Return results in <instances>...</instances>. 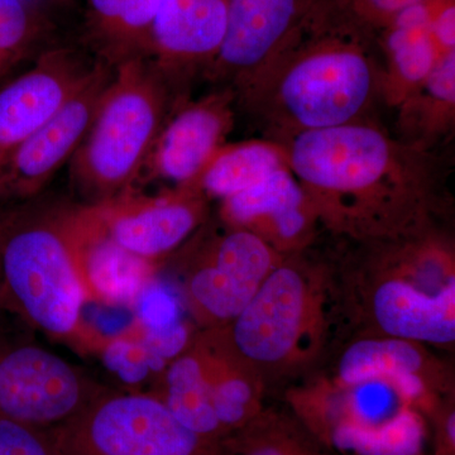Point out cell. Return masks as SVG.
I'll return each mask as SVG.
<instances>
[{
	"label": "cell",
	"instance_id": "obj_25",
	"mask_svg": "<svg viewBox=\"0 0 455 455\" xmlns=\"http://www.w3.org/2000/svg\"><path fill=\"white\" fill-rule=\"evenodd\" d=\"M223 455H339L326 447L287 407L266 406L221 442Z\"/></svg>",
	"mask_w": 455,
	"mask_h": 455
},
{
	"label": "cell",
	"instance_id": "obj_11",
	"mask_svg": "<svg viewBox=\"0 0 455 455\" xmlns=\"http://www.w3.org/2000/svg\"><path fill=\"white\" fill-rule=\"evenodd\" d=\"M331 9V0H229L226 35L205 75L239 92Z\"/></svg>",
	"mask_w": 455,
	"mask_h": 455
},
{
	"label": "cell",
	"instance_id": "obj_32",
	"mask_svg": "<svg viewBox=\"0 0 455 455\" xmlns=\"http://www.w3.org/2000/svg\"><path fill=\"white\" fill-rule=\"evenodd\" d=\"M20 61V59H18V57L0 52V79L9 73Z\"/></svg>",
	"mask_w": 455,
	"mask_h": 455
},
{
	"label": "cell",
	"instance_id": "obj_14",
	"mask_svg": "<svg viewBox=\"0 0 455 455\" xmlns=\"http://www.w3.org/2000/svg\"><path fill=\"white\" fill-rule=\"evenodd\" d=\"M99 61L68 47L44 51L27 73L0 85V164L88 82Z\"/></svg>",
	"mask_w": 455,
	"mask_h": 455
},
{
	"label": "cell",
	"instance_id": "obj_16",
	"mask_svg": "<svg viewBox=\"0 0 455 455\" xmlns=\"http://www.w3.org/2000/svg\"><path fill=\"white\" fill-rule=\"evenodd\" d=\"M235 92L223 88L197 101L173 108L161 128L140 176L194 185L215 152L226 145L235 123ZM139 176V178H140Z\"/></svg>",
	"mask_w": 455,
	"mask_h": 455
},
{
	"label": "cell",
	"instance_id": "obj_29",
	"mask_svg": "<svg viewBox=\"0 0 455 455\" xmlns=\"http://www.w3.org/2000/svg\"><path fill=\"white\" fill-rule=\"evenodd\" d=\"M423 2L427 0H349L333 12L355 28L383 29L398 13Z\"/></svg>",
	"mask_w": 455,
	"mask_h": 455
},
{
	"label": "cell",
	"instance_id": "obj_27",
	"mask_svg": "<svg viewBox=\"0 0 455 455\" xmlns=\"http://www.w3.org/2000/svg\"><path fill=\"white\" fill-rule=\"evenodd\" d=\"M104 361L113 371L128 381H140L151 371L160 374L167 366L166 362L154 355L137 337H119L108 341L103 347Z\"/></svg>",
	"mask_w": 455,
	"mask_h": 455
},
{
	"label": "cell",
	"instance_id": "obj_4",
	"mask_svg": "<svg viewBox=\"0 0 455 455\" xmlns=\"http://www.w3.org/2000/svg\"><path fill=\"white\" fill-rule=\"evenodd\" d=\"M94 205L33 199L0 206V313L60 339L83 337L84 250Z\"/></svg>",
	"mask_w": 455,
	"mask_h": 455
},
{
	"label": "cell",
	"instance_id": "obj_5",
	"mask_svg": "<svg viewBox=\"0 0 455 455\" xmlns=\"http://www.w3.org/2000/svg\"><path fill=\"white\" fill-rule=\"evenodd\" d=\"M220 329L266 388L304 379L340 337L334 268L301 253L284 256L243 311Z\"/></svg>",
	"mask_w": 455,
	"mask_h": 455
},
{
	"label": "cell",
	"instance_id": "obj_10",
	"mask_svg": "<svg viewBox=\"0 0 455 455\" xmlns=\"http://www.w3.org/2000/svg\"><path fill=\"white\" fill-rule=\"evenodd\" d=\"M283 257L244 228L227 227L206 242L181 280L182 302L199 331L229 325Z\"/></svg>",
	"mask_w": 455,
	"mask_h": 455
},
{
	"label": "cell",
	"instance_id": "obj_12",
	"mask_svg": "<svg viewBox=\"0 0 455 455\" xmlns=\"http://www.w3.org/2000/svg\"><path fill=\"white\" fill-rule=\"evenodd\" d=\"M112 68L100 60L88 82L0 164V206L37 197L57 171L71 161L112 82Z\"/></svg>",
	"mask_w": 455,
	"mask_h": 455
},
{
	"label": "cell",
	"instance_id": "obj_3",
	"mask_svg": "<svg viewBox=\"0 0 455 455\" xmlns=\"http://www.w3.org/2000/svg\"><path fill=\"white\" fill-rule=\"evenodd\" d=\"M381 74L359 29L331 9L235 97L281 143L363 121Z\"/></svg>",
	"mask_w": 455,
	"mask_h": 455
},
{
	"label": "cell",
	"instance_id": "obj_30",
	"mask_svg": "<svg viewBox=\"0 0 455 455\" xmlns=\"http://www.w3.org/2000/svg\"><path fill=\"white\" fill-rule=\"evenodd\" d=\"M429 455H455V396L445 398L427 416Z\"/></svg>",
	"mask_w": 455,
	"mask_h": 455
},
{
	"label": "cell",
	"instance_id": "obj_8",
	"mask_svg": "<svg viewBox=\"0 0 455 455\" xmlns=\"http://www.w3.org/2000/svg\"><path fill=\"white\" fill-rule=\"evenodd\" d=\"M51 431L64 455H223L221 443L188 429L154 394L107 387Z\"/></svg>",
	"mask_w": 455,
	"mask_h": 455
},
{
	"label": "cell",
	"instance_id": "obj_33",
	"mask_svg": "<svg viewBox=\"0 0 455 455\" xmlns=\"http://www.w3.org/2000/svg\"><path fill=\"white\" fill-rule=\"evenodd\" d=\"M348 2L349 0H331V9H333V11H339V9L343 8Z\"/></svg>",
	"mask_w": 455,
	"mask_h": 455
},
{
	"label": "cell",
	"instance_id": "obj_20",
	"mask_svg": "<svg viewBox=\"0 0 455 455\" xmlns=\"http://www.w3.org/2000/svg\"><path fill=\"white\" fill-rule=\"evenodd\" d=\"M382 31L386 68L381 97L397 108L427 79L440 60L430 32L429 0L401 12Z\"/></svg>",
	"mask_w": 455,
	"mask_h": 455
},
{
	"label": "cell",
	"instance_id": "obj_17",
	"mask_svg": "<svg viewBox=\"0 0 455 455\" xmlns=\"http://www.w3.org/2000/svg\"><path fill=\"white\" fill-rule=\"evenodd\" d=\"M227 227L244 228L283 256L301 253L319 230L313 205L290 169L221 200Z\"/></svg>",
	"mask_w": 455,
	"mask_h": 455
},
{
	"label": "cell",
	"instance_id": "obj_28",
	"mask_svg": "<svg viewBox=\"0 0 455 455\" xmlns=\"http://www.w3.org/2000/svg\"><path fill=\"white\" fill-rule=\"evenodd\" d=\"M0 455H64L51 429L0 420Z\"/></svg>",
	"mask_w": 455,
	"mask_h": 455
},
{
	"label": "cell",
	"instance_id": "obj_26",
	"mask_svg": "<svg viewBox=\"0 0 455 455\" xmlns=\"http://www.w3.org/2000/svg\"><path fill=\"white\" fill-rule=\"evenodd\" d=\"M41 35L40 20L25 0H0V52L22 60Z\"/></svg>",
	"mask_w": 455,
	"mask_h": 455
},
{
	"label": "cell",
	"instance_id": "obj_1",
	"mask_svg": "<svg viewBox=\"0 0 455 455\" xmlns=\"http://www.w3.org/2000/svg\"><path fill=\"white\" fill-rule=\"evenodd\" d=\"M281 143L328 232L364 243L433 227L438 175L427 149L391 139L367 121L304 132Z\"/></svg>",
	"mask_w": 455,
	"mask_h": 455
},
{
	"label": "cell",
	"instance_id": "obj_22",
	"mask_svg": "<svg viewBox=\"0 0 455 455\" xmlns=\"http://www.w3.org/2000/svg\"><path fill=\"white\" fill-rule=\"evenodd\" d=\"M160 4L161 0H86L88 32L101 60L114 66L149 57Z\"/></svg>",
	"mask_w": 455,
	"mask_h": 455
},
{
	"label": "cell",
	"instance_id": "obj_31",
	"mask_svg": "<svg viewBox=\"0 0 455 455\" xmlns=\"http://www.w3.org/2000/svg\"><path fill=\"white\" fill-rule=\"evenodd\" d=\"M430 32L439 56L455 51V0H429Z\"/></svg>",
	"mask_w": 455,
	"mask_h": 455
},
{
	"label": "cell",
	"instance_id": "obj_18",
	"mask_svg": "<svg viewBox=\"0 0 455 455\" xmlns=\"http://www.w3.org/2000/svg\"><path fill=\"white\" fill-rule=\"evenodd\" d=\"M229 0H161L148 59L175 89L211 66L226 35Z\"/></svg>",
	"mask_w": 455,
	"mask_h": 455
},
{
	"label": "cell",
	"instance_id": "obj_2",
	"mask_svg": "<svg viewBox=\"0 0 455 455\" xmlns=\"http://www.w3.org/2000/svg\"><path fill=\"white\" fill-rule=\"evenodd\" d=\"M361 244L364 254L334 268L340 335L453 346V243L430 227L403 238Z\"/></svg>",
	"mask_w": 455,
	"mask_h": 455
},
{
	"label": "cell",
	"instance_id": "obj_13",
	"mask_svg": "<svg viewBox=\"0 0 455 455\" xmlns=\"http://www.w3.org/2000/svg\"><path fill=\"white\" fill-rule=\"evenodd\" d=\"M334 358L329 376L353 383L390 382L427 418L445 398L454 396L451 366L433 355L431 347L390 337H355Z\"/></svg>",
	"mask_w": 455,
	"mask_h": 455
},
{
	"label": "cell",
	"instance_id": "obj_21",
	"mask_svg": "<svg viewBox=\"0 0 455 455\" xmlns=\"http://www.w3.org/2000/svg\"><path fill=\"white\" fill-rule=\"evenodd\" d=\"M155 260L128 252L108 235L100 208L84 250V278L90 301L130 307L136 305L155 283Z\"/></svg>",
	"mask_w": 455,
	"mask_h": 455
},
{
	"label": "cell",
	"instance_id": "obj_6",
	"mask_svg": "<svg viewBox=\"0 0 455 455\" xmlns=\"http://www.w3.org/2000/svg\"><path fill=\"white\" fill-rule=\"evenodd\" d=\"M113 68L94 122L71 158V181L88 205L131 193L173 108V88L148 57Z\"/></svg>",
	"mask_w": 455,
	"mask_h": 455
},
{
	"label": "cell",
	"instance_id": "obj_7",
	"mask_svg": "<svg viewBox=\"0 0 455 455\" xmlns=\"http://www.w3.org/2000/svg\"><path fill=\"white\" fill-rule=\"evenodd\" d=\"M284 400L301 424L337 454L427 455V419L390 382H340L314 371L292 383Z\"/></svg>",
	"mask_w": 455,
	"mask_h": 455
},
{
	"label": "cell",
	"instance_id": "obj_15",
	"mask_svg": "<svg viewBox=\"0 0 455 455\" xmlns=\"http://www.w3.org/2000/svg\"><path fill=\"white\" fill-rule=\"evenodd\" d=\"M99 208L114 242L128 252L156 262L202 226L208 215V197L196 185H188L157 196L127 193L99 204Z\"/></svg>",
	"mask_w": 455,
	"mask_h": 455
},
{
	"label": "cell",
	"instance_id": "obj_19",
	"mask_svg": "<svg viewBox=\"0 0 455 455\" xmlns=\"http://www.w3.org/2000/svg\"><path fill=\"white\" fill-rule=\"evenodd\" d=\"M208 359L209 392L221 442L265 409V383L220 328L197 331Z\"/></svg>",
	"mask_w": 455,
	"mask_h": 455
},
{
	"label": "cell",
	"instance_id": "obj_24",
	"mask_svg": "<svg viewBox=\"0 0 455 455\" xmlns=\"http://www.w3.org/2000/svg\"><path fill=\"white\" fill-rule=\"evenodd\" d=\"M289 169L286 148L276 140H248L223 145L196 180L206 197H226L254 187L278 170Z\"/></svg>",
	"mask_w": 455,
	"mask_h": 455
},
{
	"label": "cell",
	"instance_id": "obj_9",
	"mask_svg": "<svg viewBox=\"0 0 455 455\" xmlns=\"http://www.w3.org/2000/svg\"><path fill=\"white\" fill-rule=\"evenodd\" d=\"M106 388L82 368L0 325V420L52 429Z\"/></svg>",
	"mask_w": 455,
	"mask_h": 455
},
{
	"label": "cell",
	"instance_id": "obj_23",
	"mask_svg": "<svg viewBox=\"0 0 455 455\" xmlns=\"http://www.w3.org/2000/svg\"><path fill=\"white\" fill-rule=\"evenodd\" d=\"M397 108L403 142L429 151L454 125L455 51L440 57L427 79Z\"/></svg>",
	"mask_w": 455,
	"mask_h": 455
}]
</instances>
